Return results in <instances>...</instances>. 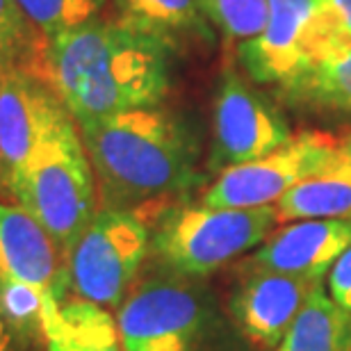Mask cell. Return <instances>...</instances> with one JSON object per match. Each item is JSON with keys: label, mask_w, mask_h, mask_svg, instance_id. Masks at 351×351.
I'll return each mask as SVG.
<instances>
[{"label": "cell", "mask_w": 351, "mask_h": 351, "mask_svg": "<svg viewBox=\"0 0 351 351\" xmlns=\"http://www.w3.org/2000/svg\"><path fill=\"white\" fill-rule=\"evenodd\" d=\"M0 319L21 338H44V297L32 285L0 276Z\"/></svg>", "instance_id": "cell-22"}, {"label": "cell", "mask_w": 351, "mask_h": 351, "mask_svg": "<svg viewBox=\"0 0 351 351\" xmlns=\"http://www.w3.org/2000/svg\"><path fill=\"white\" fill-rule=\"evenodd\" d=\"M16 3L46 44L55 34L98 19L108 0H16Z\"/></svg>", "instance_id": "cell-19"}, {"label": "cell", "mask_w": 351, "mask_h": 351, "mask_svg": "<svg viewBox=\"0 0 351 351\" xmlns=\"http://www.w3.org/2000/svg\"><path fill=\"white\" fill-rule=\"evenodd\" d=\"M103 208L139 210L187 189L196 149L178 119L160 108L78 121Z\"/></svg>", "instance_id": "cell-2"}, {"label": "cell", "mask_w": 351, "mask_h": 351, "mask_svg": "<svg viewBox=\"0 0 351 351\" xmlns=\"http://www.w3.org/2000/svg\"><path fill=\"white\" fill-rule=\"evenodd\" d=\"M46 351H123L117 317L87 299H64L44 319Z\"/></svg>", "instance_id": "cell-16"}, {"label": "cell", "mask_w": 351, "mask_h": 351, "mask_svg": "<svg viewBox=\"0 0 351 351\" xmlns=\"http://www.w3.org/2000/svg\"><path fill=\"white\" fill-rule=\"evenodd\" d=\"M58 103L60 98L34 69H0V187L7 194L25 169Z\"/></svg>", "instance_id": "cell-11"}, {"label": "cell", "mask_w": 351, "mask_h": 351, "mask_svg": "<svg viewBox=\"0 0 351 351\" xmlns=\"http://www.w3.org/2000/svg\"><path fill=\"white\" fill-rule=\"evenodd\" d=\"M151 251V226L139 210L101 208L66 256L75 297L119 308Z\"/></svg>", "instance_id": "cell-6"}, {"label": "cell", "mask_w": 351, "mask_h": 351, "mask_svg": "<svg viewBox=\"0 0 351 351\" xmlns=\"http://www.w3.org/2000/svg\"><path fill=\"white\" fill-rule=\"evenodd\" d=\"M247 278L233 292L230 317L237 331L258 349H276L297 315L322 280H306L287 274L247 269Z\"/></svg>", "instance_id": "cell-12"}, {"label": "cell", "mask_w": 351, "mask_h": 351, "mask_svg": "<svg viewBox=\"0 0 351 351\" xmlns=\"http://www.w3.org/2000/svg\"><path fill=\"white\" fill-rule=\"evenodd\" d=\"M342 46L328 0H267L263 32L240 44V60L254 82L287 91Z\"/></svg>", "instance_id": "cell-5"}, {"label": "cell", "mask_w": 351, "mask_h": 351, "mask_svg": "<svg viewBox=\"0 0 351 351\" xmlns=\"http://www.w3.org/2000/svg\"><path fill=\"white\" fill-rule=\"evenodd\" d=\"M285 94L313 108L351 114V44L326 55Z\"/></svg>", "instance_id": "cell-18"}, {"label": "cell", "mask_w": 351, "mask_h": 351, "mask_svg": "<svg viewBox=\"0 0 351 351\" xmlns=\"http://www.w3.org/2000/svg\"><path fill=\"white\" fill-rule=\"evenodd\" d=\"M171 55L162 41L98 16L46 41L41 78L75 121L160 108L171 89Z\"/></svg>", "instance_id": "cell-1"}, {"label": "cell", "mask_w": 351, "mask_h": 351, "mask_svg": "<svg viewBox=\"0 0 351 351\" xmlns=\"http://www.w3.org/2000/svg\"><path fill=\"white\" fill-rule=\"evenodd\" d=\"M328 292L335 304L351 313V244L328 271Z\"/></svg>", "instance_id": "cell-23"}, {"label": "cell", "mask_w": 351, "mask_h": 351, "mask_svg": "<svg viewBox=\"0 0 351 351\" xmlns=\"http://www.w3.org/2000/svg\"><path fill=\"white\" fill-rule=\"evenodd\" d=\"M206 308L182 278H149L130 287L117 308L123 351H194Z\"/></svg>", "instance_id": "cell-7"}, {"label": "cell", "mask_w": 351, "mask_h": 351, "mask_svg": "<svg viewBox=\"0 0 351 351\" xmlns=\"http://www.w3.org/2000/svg\"><path fill=\"white\" fill-rule=\"evenodd\" d=\"M10 196L48 230L66 256L98 213V187L78 121L62 101L48 117Z\"/></svg>", "instance_id": "cell-3"}, {"label": "cell", "mask_w": 351, "mask_h": 351, "mask_svg": "<svg viewBox=\"0 0 351 351\" xmlns=\"http://www.w3.org/2000/svg\"><path fill=\"white\" fill-rule=\"evenodd\" d=\"M114 19L171 51L213 44L215 27L196 0H112Z\"/></svg>", "instance_id": "cell-15"}, {"label": "cell", "mask_w": 351, "mask_h": 351, "mask_svg": "<svg viewBox=\"0 0 351 351\" xmlns=\"http://www.w3.org/2000/svg\"><path fill=\"white\" fill-rule=\"evenodd\" d=\"M213 135V167L221 171L276 151L292 130L269 98L235 69H226L215 98Z\"/></svg>", "instance_id": "cell-9"}, {"label": "cell", "mask_w": 351, "mask_h": 351, "mask_svg": "<svg viewBox=\"0 0 351 351\" xmlns=\"http://www.w3.org/2000/svg\"><path fill=\"white\" fill-rule=\"evenodd\" d=\"M276 223V206H173L156 215L151 251L176 276L199 278L261 247Z\"/></svg>", "instance_id": "cell-4"}, {"label": "cell", "mask_w": 351, "mask_h": 351, "mask_svg": "<svg viewBox=\"0 0 351 351\" xmlns=\"http://www.w3.org/2000/svg\"><path fill=\"white\" fill-rule=\"evenodd\" d=\"M335 142L338 135L326 130L297 132L263 158L221 169L217 180L206 189L201 203L210 208L276 206L297 182L324 165Z\"/></svg>", "instance_id": "cell-8"}, {"label": "cell", "mask_w": 351, "mask_h": 351, "mask_svg": "<svg viewBox=\"0 0 351 351\" xmlns=\"http://www.w3.org/2000/svg\"><path fill=\"white\" fill-rule=\"evenodd\" d=\"M351 217V130L338 135L324 165L276 203L278 223Z\"/></svg>", "instance_id": "cell-14"}, {"label": "cell", "mask_w": 351, "mask_h": 351, "mask_svg": "<svg viewBox=\"0 0 351 351\" xmlns=\"http://www.w3.org/2000/svg\"><path fill=\"white\" fill-rule=\"evenodd\" d=\"M217 32L230 41L244 44L263 32L267 21V0H196Z\"/></svg>", "instance_id": "cell-20"}, {"label": "cell", "mask_w": 351, "mask_h": 351, "mask_svg": "<svg viewBox=\"0 0 351 351\" xmlns=\"http://www.w3.org/2000/svg\"><path fill=\"white\" fill-rule=\"evenodd\" d=\"M37 30L16 0H0V69L37 66Z\"/></svg>", "instance_id": "cell-21"}, {"label": "cell", "mask_w": 351, "mask_h": 351, "mask_svg": "<svg viewBox=\"0 0 351 351\" xmlns=\"http://www.w3.org/2000/svg\"><path fill=\"white\" fill-rule=\"evenodd\" d=\"M274 351H351V313L317 283Z\"/></svg>", "instance_id": "cell-17"}, {"label": "cell", "mask_w": 351, "mask_h": 351, "mask_svg": "<svg viewBox=\"0 0 351 351\" xmlns=\"http://www.w3.org/2000/svg\"><path fill=\"white\" fill-rule=\"evenodd\" d=\"M328 5H331L340 34L345 37L347 44H351V0H328Z\"/></svg>", "instance_id": "cell-24"}, {"label": "cell", "mask_w": 351, "mask_h": 351, "mask_svg": "<svg viewBox=\"0 0 351 351\" xmlns=\"http://www.w3.org/2000/svg\"><path fill=\"white\" fill-rule=\"evenodd\" d=\"M351 244L349 219H299L271 230L261 249L249 258L247 269L287 274L322 280Z\"/></svg>", "instance_id": "cell-13"}, {"label": "cell", "mask_w": 351, "mask_h": 351, "mask_svg": "<svg viewBox=\"0 0 351 351\" xmlns=\"http://www.w3.org/2000/svg\"><path fill=\"white\" fill-rule=\"evenodd\" d=\"M0 351H14V333L0 319Z\"/></svg>", "instance_id": "cell-25"}, {"label": "cell", "mask_w": 351, "mask_h": 351, "mask_svg": "<svg viewBox=\"0 0 351 351\" xmlns=\"http://www.w3.org/2000/svg\"><path fill=\"white\" fill-rule=\"evenodd\" d=\"M0 276L32 285L44 297V319L66 299L69 271L48 230L16 203L0 201Z\"/></svg>", "instance_id": "cell-10"}]
</instances>
